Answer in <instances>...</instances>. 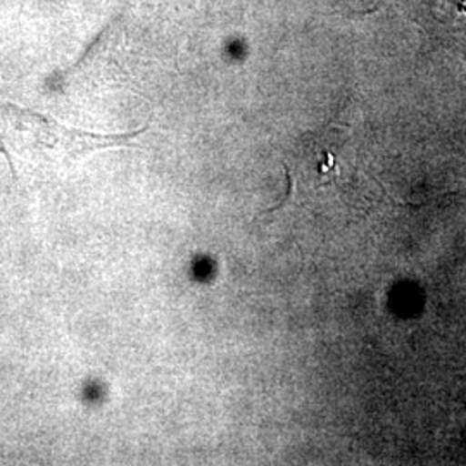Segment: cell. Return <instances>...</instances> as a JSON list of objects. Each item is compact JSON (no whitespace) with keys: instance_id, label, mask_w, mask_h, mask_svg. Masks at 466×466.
<instances>
[{"instance_id":"cell-1","label":"cell","mask_w":466,"mask_h":466,"mask_svg":"<svg viewBox=\"0 0 466 466\" xmlns=\"http://www.w3.org/2000/svg\"><path fill=\"white\" fill-rule=\"evenodd\" d=\"M285 175H287V184H289V190H287V194H285V198H283L275 208H269V209H267V211H263L261 215H258V218L259 217H265V215H268V213H273V211H279L280 208H282L283 204L289 200V198L292 196V192H294V188H296V184H294V178H292V175H290V169L289 167H285Z\"/></svg>"}]
</instances>
